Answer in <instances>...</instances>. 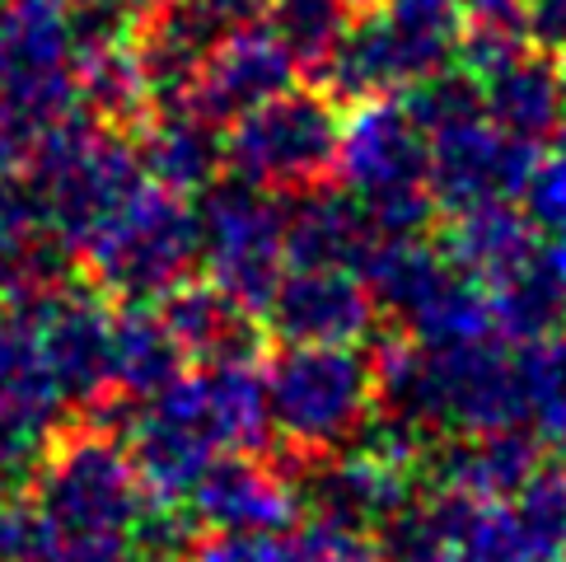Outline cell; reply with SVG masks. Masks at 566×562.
<instances>
[{"label": "cell", "mask_w": 566, "mask_h": 562, "mask_svg": "<svg viewBox=\"0 0 566 562\" xmlns=\"http://www.w3.org/2000/svg\"><path fill=\"white\" fill-rule=\"evenodd\" d=\"M29 197L43 226L80 253L85 239L146 184L136 150L113 127H98L85 108H75L48 127L24 155Z\"/></svg>", "instance_id": "1"}, {"label": "cell", "mask_w": 566, "mask_h": 562, "mask_svg": "<svg viewBox=\"0 0 566 562\" xmlns=\"http://www.w3.org/2000/svg\"><path fill=\"white\" fill-rule=\"evenodd\" d=\"M454 48V6H431V0H389V10L360 6L352 10V24L337 38L328 62L314 71V85L337 104L398 94L450 66Z\"/></svg>", "instance_id": "2"}, {"label": "cell", "mask_w": 566, "mask_h": 562, "mask_svg": "<svg viewBox=\"0 0 566 562\" xmlns=\"http://www.w3.org/2000/svg\"><path fill=\"white\" fill-rule=\"evenodd\" d=\"M333 174L360 197L379 239L421 235L436 216L427 188V132L394 94L360 98L356 113L342 117Z\"/></svg>", "instance_id": "3"}, {"label": "cell", "mask_w": 566, "mask_h": 562, "mask_svg": "<svg viewBox=\"0 0 566 562\" xmlns=\"http://www.w3.org/2000/svg\"><path fill=\"white\" fill-rule=\"evenodd\" d=\"M80 253L98 295H113L123 305L159 300L201 258V220L188 197L140 184L123 207H113Z\"/></svg>", "instance_id": "4"}, {"label": "cell", "mask_w": 566, "mask_h": 562, "mask_svg": "<svg viewBox=\"0 0 566 562\" xmlns=\"http://www.w3.org/2000/svg\"><path fill=\"white\" fill-rule=\"evenodd\" d=\"M268 408L276 436L295 450H342L375 413V371L356 347L286 343L268 361Z\"/></svg>", "instance_id": "5"}, {"label": "cell", "mask_w": 566, "mask_h": 562, "mask_svg": "<svg viewBox=\"0 0 566 562\" xmlns=\"http://www.w3.org/2000/svg\"><path fill=\"white\" fill-rule=\"evenodd\" d=\"M29 483L62 539H123L146 501L127 446L90 422L56 431Z\"/></svg>", "instance_id": "6"}, {"label": "cell", "mask_w": 566, "mask_h": 562, "mask_svg": "<svg viewBox=\"0 0 566 562\" xmlns=\"http://www.w3.org/2000/svg\"><path fill=\"white\" fill-rule=\"evenodd\" d=\"M342 108L318 85L281 90L239 113L226 136V165L234 178L268 192H305L328 184L337 169Z\"/></svg>", "instance_id": "7"}, {"label": "cell", "mask_w": 566, "mask_h": 562, "mask_svg": "<svg viewBox=\"0 0 566 562\" xmlns=\"http://www.w3.org/2000/svg\"><path fill=\"white\" fill-rule=\"evenodd\" d=\"M38 305L43 295L0 300V478L6 483H29L66 413L38 337Z\"/></svg>", "instance_id": "8"}, {"label": "cell", "mask_w": 566, "mask_h": 562, "mask_svg": "<svg viewBox=\"0 0 566 562\" xmlns=\"http://www.w3.org/2000/svg\"><path fill=\"white\" fill-rule=\"evenodd\" d=\"M197 220L211 281L262 314L286 272V207L276 202V192L244 178H230V184L216 178Z\"/></svg>", "instance_id": "9"}, {"label": "cell", "mask_w": 566, "mask_h": 562, "mask_svg": "<svg viewBox=\"0 0 566 562\" xmlns=\"http://www.w3.org/2000/svg\"><path fill=\"white\" fill-rule=\"evenodd\" d=\"M534 146L496 127L488 108L463 113L454 123L427 132V188L444 211H463L478 202L520 197L530 174Z\"/></svg>", "instance_id": "10"}, {"label": "cell", "mask_w": 566, "mask_h": 562, "mask_svg": "<svg viewBox=\"0 0 566 562\" xmlns=\"http://www.w3.org/2000/svg\"><path fill=\"white\" fill-rule=\"evenodd\" d=\"M268 329L281 343H328L356 347L370 337L379 305L360 272L347 268H295L281 272L276 291L268 300Z\"/></svg>", "instance_id": "11"}, {"label": "cell", "mask_w": 566, "mask_h": 562, "mask_svg": "<svg viewBox=\"0 0 566 562\" xmlns=\"http://www.w3.org/2000/svg\"><path fill=\"white\" fill-rule=\"evenodd\" d=\"M38 337H43L48 371L62 389L66 408L85 413L104 394H113L108 361H113V310L98 300V291L66 287L43 295L38 305Z\"/></svg>", "instance_id": "12"}, {"label": "cell", "mask_w": 566, "mask_h": 562, "mask_svg": "<svg viewBox=\"0 0 566 562\" xmlns=\"http://www.w3.org/2000/svg\"><path fill=\"white\" fill-rule=\"evenodd\" d=\"M291 71H295L291 52L281 48V38L262 19V24H244L216 38L211 52L201 56L184 104L216 127L234 123L239 113H249L262 98L291 90Z\"/></svg>", "instance_id": "13"}, {"label": "cell", "mask_w": 566, "mask_h": 562, "mask_svg": "<svg viewBox=\"0 0 566 562\" xmlns=\"http://www.w3.org/2000/svg\"><path fill=\"white\" fill-rule=\"evenodd\" d=\"M178 413H188L201 436L220 450L262 455L272 446V408H268V379L253 361H211L197 375H178L169 389H159Z\"/></svg>", "instance_id": "14"}, {"label": "cell", "mask_w": 566, "mask_h": 562, "mask_svg": "<svg viewBox=\"0 0 566 562\" xmlns=\"http://www.w3.org/2000/svg\"><path fill=\"white\" fill-rule=\"evenodd\" d=\"M188 507L207 530H244V534H281L295 525L300 497L272 465L230 450L211 459L207 473L188 492Z\"/></svg>", "instance_id": "15"}, {"label": "cell", "mask_w": 566, "mask_h": 562, "mask_svg": "<svg viewBox=\"0 0 566 562\" xmlns=\"http://www.w3.org/2000/svg\"><path fill=\"white\" fill-rule=\"evenodd\" d=\"M132 132H136V146H132L136 165L155 188L192 197V192H207L220 178L226 140L216 136V123H207L184 98L155 104Z\"/></svg>", "instance_id": "16"}, {"label": "cell", "mask_w": 566, "mask_h": 562, "mask_svg": "<svg viewBox=\"0 0 566 562\" xmlns=\"http://www.w3.org/2000/svg\"><path fill=\"white\" fill-rule=\"evenodd\" d=\"M127 455H132V469L146 497L188 501L197 478L216 459V446L201 436V427L188 413H178L165 394H155L127 422Z\"/></svg>", "instance_id": "17"}, {"label": "cell", "mask_w": 566, "mask_h": 562, "mask_svg": "<svg viewBox=\"0 0 566 562\" xmlns=\"http://www.w3.org/2000/svg\"><path fill=\"white\" fill-rule=\"evenodd\" d=\"M482 108L496 127L520 140H548L566 127V71L562 56L543 48H520L501 66L478 75Z\"/></svg>", "instance_id": "18"}, {"label": "cell", "mask_w": 566, "mask_h": 562, "mask_svg": "<svg viewBox=\"0 0 566 562\" xmlns=\"http://www.w3.org/2000/svg\"><path fill=\"white\" fill-rule=\"evenodd\" d=\"M165 324L184 356L211 366V361H258L262 347V314H253L244 300H234L216 281H178L165 291Z\"/></svg>", "instance_id": "19"}, {"label": "cell", "mask_w": 566, "mask_h": 562, "mask_svg": "<svg viewBox=\"0 0 566 562\" xmlns=\"http://www.w3.org/2000/svg\"><path fill=\"white\" fill-rule=\"evenodd\" d=\"M375 239L379 235H375L356 192H337L328 184H314L286 207V263L291 268L356 272Z\"/></svg>", "instance_id": "20"}, {"label": "cell", "mask_w": 566, "mask_h": 562, "mask_svg": "<svg viewBox=\"0 0 566 562\" xmlns=\"http://www.w3.org/2000/svg\"><path fill=\"white\" fill-rule=\"evenodd\" d=\"M394 319L421 347H459V343H488V337H496L488 287L473 272H463L450 253L440 258L436 272L421 281V291Z\"/></svg>", "instance_id": "21"}, {"label": "cell", "mask_w": 566, "mask_h": 562, "mask_svg": "<svg viewBox=\"0 0 566 562\" xmlns=\"http://www.w3.org/2000/svg\"><path fill=\"white\" fill-rule=\"evenodd\" d=\"M440 488L469 492L478 501H505L515 497L538 473V446L515 427L473 431L431 455Z\"/></svg>", "instance_id": "22"}, {"label": "cell", "mask_w": 566, "mask_h": 562, "mask_svg": "<svg viewBox=\"0 0 566 562\" xmlns=\"http://www.w3.org/2000/svg\"><path fill=\"white\" fill-rule=\"evenodd\" d=\"M496 333L511 343H534L566 324V268L562 244H538L530 258H520L511 272L488 281Z\"/></svg>", "instance_id": "23"}, {"label": "cell", "mask_w": 566, "mask_h": 562, "mask_svg": "<svg viewBox=\"0 0 566 562\" xmlns=\"http://www.w3.org/2000/svg\"><path fill=\"white\" fill-rule=\"evenodd\" d=\"M184 347L174 343L165 314L150 310V300H136L113 314V361L108 379L123 398H155L184 375Z\"/></svg>", "instance_id": "24"}, {"label": "cell", "mask_w": 566, "mask_h": 562, "mask_svg": "<svg viewBox=\"0 0 566 562\" xmlns=\"http://www.w3.org/2000/svg\"><path fill=\"white\" fill-rule=\"evenodd\" d=\"M534 249H538V239H534L530 216L515 211L511 197L454 211V226L444 235V253H450L463 272H473L482 287L496 281L501 272H511L520 258H530Z\"/></svg>", "instance_id": "25"}, {"label": "cell", "mask_w": 566, "mask_h": 562, "mask_svg": "<svg viewBox=\"0 0 566 562\" xmlns=\"http://www.w3.org/2000/svg\"><path fill=\"white\" fill-rule=\"evenodd\" d=\"M75 90L80 108H85L98 127H136L140 117L155 108V98L146 90V75L136 66V52L123 48H98L75 56Z\"/></svg>", "instance_id": "26"}, {"label": "cell", "mask_w": 566, "mask_h": 562, "mask_svg": "<svg viewBox=\"0 0 566 562\" xmlns=\"http://www.w3.org/2000/svg\"><path fill=\"white\" fill-rule=\"evenodd\" d=\"M520 385H524V417L534 422L538 440L566 469V337L548 333L534 343H515Z\"/></svg>", "instance_id": "27"}, {"label": "cell", "mask_w": 566, "mask_h": 562, "mask_svg": "<svg viewBox=\"0 0 566 562\" xmlns=\"http://www.w3.org/2000/svg\"><path fill=\"white\" fill-rule=\"evenodd\" d=\"M520 562L566 558V469H538L515 497H505Z\"/></svg>", "instance_id": "28"}, {"label": "cell", "mask_w": 566, "mask_h": 562, "mask_svg": "<svg viewBox=\"0 0 566 562\" xmlns=\"http://www.w3.org/2000/svg\"><path fill=\"white\" fill-rule=\"evenodd\" d=\"M268 24L281 38V48L291 52V62L314 75L323 62H328L337 38L347 33L352 6L347 0H272Z\"/></svg>", "instance_id": "29"}, {"label": "cell", "mask_w": 566, "mask_h": 562, "mask_svg": "<svg viewBox=\"0 0 566 562\" xmlns=\"http://www.w3.org/2000/svg\"><path fill=\"white\" fill-rule=\"evenodd\" d=\"M123 539L136 562H188L192 544L201 539V520L192 516L188 501L146 497Z\"/></svg>", "instance_id": "30"}, {"label": "cell", "mask_w": 566, "mask_h": 562, "mask_svg": "<svg viewBox=\"0 0 566 562\" xmlns=\"http://www.w3.org/2000/svg\"><path fill=\"white\" fill-rule=\"evenodd\" d=\"M520 197L534 230L548 239H566V132L548 136V146L534 150Z\"/></svg>", "instance_id": "31"}, {"label": "cell", "mask_w": 566, "mask_h": 562, "mask_svg": "<svg viewBox=\"0 0 566 562\" xmlns=\"http://www.w3.org/2000/svg\"><path fill=\"white\" fill-rule=\"evenodd\" d=\"M62 534L38 497H0V562H52Z\"/></svg>", "instance_id": "32"}, {"label": "cell", "mask_w": 566, "mask_h": 562, "mask_svg": "<svg viewBox=\"0 0 566 562\" xmlns=\"http://www.w3.org/2000/svg\"><path fill=\"white\" fill-rule=\"evenodd\" d=\"M286 562H379V558H375V539L366 530L314 516L310 525L286 534Z\"/></svg>", "instance_id": "33"}, {"label": "cell", "mask_w": 566, "mask_h": 562, "mask_svg": "<svg viewBox=\"0 0 566 562\" xmlns=\"http://www.w3.org/2000/svg\"><path fill=\"white\" fill-rule=\"evenodd\" d=\"M188 562H286V539L244 534V530H211L192 544Z\"/></svg>", "instance_id": "34"}, {"label": "cell", "mask_w": 566, "mask_h": 562, "mask_svg": "<svg viewBox=\"0 0 566 562\" xmlns=\"http://www.w3.org/2000/svg\"><path fill=\"white\" fill-rule=\"evenodd\" d=\"M524 33L534 48L566 56V0H524Z\"/></svg>", "instance_id": "35"}, {"label": "cell", "mask_w": 566, "mask_h": 562, "mask_svg": "<svg viewBox=\"0 0 566 562\" xmlns=\"http://www.w3.org/2000/svg\"><path fill=\"white\" fill-rule=\"evenodd\" d=\"M192 6L211 19L216 33H230V29H244V24H262L272 10V0H192Z\"/></svg>", "instance_id": "36"}, {"label": "cell", "mask_w": 566, "mask_h": 562, "mask_svg": "<svg viewBox=\"0 0 566 562\" xmlns=\"http://www.w3.org/2000/svg\"><path fill=\"white\" fill-rule=\"evenodd\" d=\"M52 562H136L127 539H62Z\"/></svg>", "instance_id": "37"}, {"label": "cell", "mask_w": 566, "mask_h": 562, "mask_svg": "<svg viewBox=\"0 0 566 562\" xmlns=\"http://www.w3.org/2000/svg\"><path fill=\"white\" fill-rule=\"evenodd\" d=\"M10 174H14V155L6 150V146H0V197H6L14 184H10Z\"/></svg>", "instance_id": "38"}, {"label": "cell", "mask_w": 566, "mask_h": 562, "mask_svg": "<svg viewBox=\"0 0 566 562\" xmlns=\"http://www.w3.org/2000/svg\"><path fill=\"white\" fill-rule=\"evenodd\" d=\"M431 6H482V0H431Z\"/></svg>", "instance_id": "39"}, {"label": "cell", "mask_w": 566, "mask_h": 562, "mask_svg": "<svg viewBox=\"0 0 566 562\" xmlns=\"http://www.w3.org/2000/svg\"><path fill=\"white\" fill-rule=\"evenodd\" d=\"M132 6H136V10H140V14H146V10H150V6H159V0H132Z\"/></svg>", "instance_id": "40"}, {"label": "cell", "mask_w": 566, "mask_h": 562, "mask_svg": "<svg viewBox=\"0 0 566 562\" xmlns=\"http://www.w3.org/2000/svg\"><path fill=\"white\" fill-rule=\"evenodd\" d=\"M440 562H473V558H463V553H444Z\"/></svg>", "instance_id": "41"}, {"label": "cell", "mask_w": 566, "mask_h": 562, "mask_svg": "<svg viewBox=\"0 0 566 562\" xmlns=\"http://www.w3.org/2000/svg\"><path fill=\"white\" fill-rule=\"evenodd\" d=\"M347 6H352V10H360V6H375V0H347Z\"/></svg>", "instance_id": "42"}, {"label": "cell", "mask_w": 566, "mask_h": 562, "mask_svg": "<svg viewBox=\"0 0 566 562\" xmlns=\"http://www.w3.org/2000/svg\"><path fill=\"white\" fill-rule=\"evenodd\" d=\"M557 244H562V268H566V239H557Z\"/></svg>", "instance_id": "43"}, {"label": "cell", "mask_w": 566, "mask_h": 562, "mask_svg": "<svg viewBox=\"0 0 566 562\" xmlns=\"http://www.w3.org/2000/svg\"><path fill=\"white\" fill-rule=\"evenodd\" d=\"M0 497H6V478H0Z\"/></svg>", "instance_id": "44"}]
</instances>
